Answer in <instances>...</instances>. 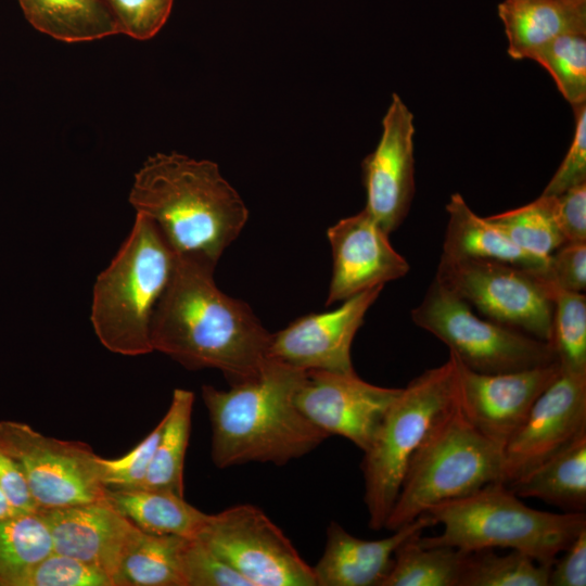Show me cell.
<instances>
[{
	"instance_id": "7c38bea8",
	"label": "cell",
	"mask_w": 586,
	"mask_h": 586,
	"mask_svg": "<svg viewBox=\"0 0 586 586\" xmlns=\"http://www.w3.org/2000/svg\"><path fill=\"white\" fill-rule=\"evenodd\" d=\"M400 391L368 383L355 371L306 370L295 404L328 436H342L365 451Z\"/></svg>"
},
{
	"instance_id": "4fadbf2b",
	"label": "cell",
	"mask_w": 586,
	"mask_h": 586,
	"mask_svg": "<svg viewBox=\"0 0 586 586\" xmlns=\"http://www.w3.org/2000/svg\"><path fill=\"white\" fill-rule=\"evenodd\" d=\"M586 433V374L561 370L502 449V483L522 476Z\"/></svg>"
},
{
	"instance_id": "f35d334b",
	"label": "cell",
	"mask_w": 586,
	"mask_h": 586,
	"mask_svg": "<svg viewBox=\"0 0 586 586\" xmlns=\"http://www.w3.org/2000/svg\"><path fill=\"white\" fill-rule=\"evenodd\" d=\"M556 215L566 242H586V182L556 196Z\"/></svg>"
},
{
	"instance_id": "7402d4cb",
	"label": "cell",
	"mask_w": 586,
	"mask_h": 586,
	"mask_svg": "<svg viewBox=\"0 0 586 586\" xmlns=\"http://www.w3.org/2000/svg\"><path fill=\"white\" fill-rule=\"evenodd\" d=\"M506 485L520 498L542 499L565 511L585 512L586 433Z\"/></svg>"
},
{
	"instance_id": "9c48e42d",
	"label": "cell",
	"mask_w": 586,
	"mask_h": 586,
	"mask_svg": "<svg viewBox=\"0 0 586 586\" xmlns=\"http://www.w3.org/2000/svg\"><path fill=\"white\" fill-rule=\"evenodd\" d=\"M434 279L488 319L551 342L556 288L546 272L441 256Z\"/></svg>"
},
{
	"instance_id": "5b68a950",
	"label": "cell",
	"mask_w": 586,
	"mask_h": 586,
	"mask_svg": "<svg viewBox=\"0 0 586 586\" xmlns=\"http://www.w3.org/2000/svg\"><path fill=\"white\" fill-rule=\"evenodd\" d=\"M176 263L155 222L137 213L129 235L93 286L90 319L105 348L125 356L153 351V315Z\"/></svg>"
},
{
	"instance_id": "2e32d148",
	"label": "cell",
	"mask_w": 586,
	"mask_h": 586,
	"mask_svg": "<svg viewBox=\"0 0 586 586\" xmlns=\"http://www.w3.org/2000/svg\"><path fill=\"white\" fill-rule=\"evenodd\" d=\"M380 141L362 162L365 209L391 234L406 218L415 193L413 115L396 93Z\"/></svg>"
},
{
	"instance_id": "e575fe53",
	"label": "cell",
	"mask_w": 586,
	"mask_h": 586,
	"mask_svg": "<svg viewBox=\"0 0 586 586\" xmlns=\"http://www.w3.org/2000/svg\"><path fill=\"white\" fill-rule=\"evenodd\" d=\"M118 34L137 40L153 38L168 20L174 0H105Z\"/></svg>"
},
{
	"instance_id": "277c9868",
	"label": "cell",
	"mask_w": 586,
	"mask_h": 586,
	"mask_svg": "<svg viewBox=\"0 0 586 586\" xmlns=\"http://www.w3.org/2000/svg\"><path fill=\"white\" fill-rule=\"evenodd\" d=\"M425 513L443 526V532L420 535L421 546L466 552L509 548L549 566L586 528L585 512L533 509L500 482L432 506Z\"/></svg>"
},
{
	"instance_id": "ab89813d",
	"label": "cell",
	"mask_w": 586,
	"mask_h": 586,
	"mask_svg": "<svg viewBox=\"0 0 586 586\" xmlns=\"http://www.w3.org/2000/svg\"><path fill=\"white\" fill-rule=\"evenodd\" d=\"M563 556L551 565L549 586H585L586 585V528L583 530Z\"/></svg>"
},
{
	"instance_id": "4dcf8cb0",
	"label": "cell",
	"mask_w": 586,
	"mask_h": 586,
	"mask_svg": "<svg viewBox=\"0 0 586 586\" xmlns=\"http://www.w3.org/2000/svg\"><path fill=\"white\" fill-rule=\"evenodd\" d=\"M551 345L561 370L586 374V296L555 290Z\"/></svg>"
},
{
	"instance_id": "f1b7e54d",
	"label": "cell",
	"mask_w": 586,
	"mask_h": 586,
	"mask_svg": "<svg viewBox=\"0 0 586 586\" xmlns=\"http://www.w3.org/2000/svg\"><path fill=\"white\" fill-rule=\"evenodd\" d=\"M485 218L518 247L539 257H549L566 243L557 220L556 196L540 194L524 206Z\"/></svg>"
},
{
	"instance_id": "60d3db41",
	"label": "cell",
	"mask_w": 586,
	"mask_h": 586,
	"mask_svg": "<svg viewBox=\"0 0 586 586\" xmlns=\"http://www.w3.org/2000/svg\"><path fill=\"white\" fill-rule=\"evenodd\" d=\"M0 486L12 502L23 512L38 511L20 463L0 447Z\"/></svg>"
},
{
	"instance_id": "3957f363",
	"label": "cell",
	"mask_w": 586,
	"mask_h": 586,
	"mask_svg": "<svg viewBox=\"0 0 586 586\" xmlns=\"http://www.w3.org/2000/svg\"><path fill=\"white\" fill-rule=\"evenodd\" d=\"M304 375L305 370L268 359L257 375L229 390L202 386L212 426L211 455L217 468L247 462L283 466L328 437L295 404Z\"/></svg>"
},
{
	"instance_id": "8992f818",
	"label": "cell",
	"mask_w": 586,
	"mask_h": 586,
	"mask_svg": "<svg viewBox=\"0 0 586 586\" xmlns=\"http://www.w3.org/2000/svg\"><path fill=\"white\" fill-rule=\"evenodd\" d=\"M502 449L472 425L456 397L412 455L384 528L396 531L432 506L502 483Z\"/></svg>"
},
{
	"instance_id": "4316f807",
	"label": "cell",
	"mask_w": 586,
	"mask_h": 586,
	"mask_svg": "<svg viewBox=\"0 0 586 586\" xmlns=\"http://www.w3.org/2000/svg\"><path fill=\"white\" fill-rule=\"evenodd\" d=\"M184 539L141 531L120 563L116 586H184L181 572Z\"/></svg>"
},
{
	"instance_id": "d6986e66",
	"label": "cell",
	"mask_w": 586,
	"mask_h": 586,
	"mask_svg": "<svg viewBox=\"0 0 586 586\" xmlns=\"http://www.w3.org/2000/svg\"><path fill=\"white\" fill-rule=\"evenodd\" d=\"M433 525H436L434 520L423 513L392 531L387 537L367 540L331 522L322 556L313 566L317 586H380L392 565L395 550Z\"/></svg>"
},
{
	"instance_id": "9a60e30c",
	"label": "cell",
	"mask_w": 586,
	"mask_h": 586,
	"mask_svg": "<svg viewBox=\"0 0 586 586\" xmlns=\"http://www.w3.org/2000/svg\"><path fill=\"white\" fill-rule=\"evenodd\" d=\"M384 285L365 290L331 311L310 314L270 334L268 359L302 370L354 372L351 347Z\"/></svg>"
},
{
	"instance_id": "83f0119b",
	"label": "cell",
	"mask_w": 586,
	"mask_h": 586,
	"mask_svg": "<svg viewBox=\"0 0 586 586\" xmlns=\"http://www.w3.org/2000/svg\"><path fill=\"white\" fill-rule=\"evenodd\" d=\"M52 551L51 535L39 510L0 519V586H16Z\"/></svg>"
},
{
	"instance_id": "ba28073f",
	"label": "cell",
	"mask_w": 586,
	"mask_h": 586,
	"mask_svg": "<svg viewBox=\"0 0 586 586\" xmlns=\"http://www.w3.org/2000/svg\"><path fill=\"white\" fill-rule=\"evenodd\" d=\"M412 321L445 343L463 366L482 373L515 371L557 360L549 342L474 314L436 279L411 310Z\"/></svg>"
},
{
	"instance_id": "cb8c5ba5",
	"label": "cell",
	"mask_w": 586,
	"mask_h": 586,
	"mask_svg": "<svg viewBox=\"0 0 586 586\" xmlns=\"http://www.w3.org/2000/svg\"><path fill=\"white\" fill-rule=\"evenodd\" d=\"M27 22L61 41L80 42L118 34L105 0H17Z\"/></svg>"
},
{
	"instance_id": "8fae6325",
	"label": "cell",
	"mask_w": 586,
	"mask_h": 586,
	"mask_svg": "<svg viewBox=\"0 0 586 586\" xmlns=\"http://www.w3.org/2000/svg\"><path fill=\"white\" fill-rule=\"evenodd\" d=\"M0 447L20 463L39 510L106 498L99 456L84 442L46 436L24 422L2 420Z\"/></svg>"
},
{
	"instance_id": "44dd1931",
	"label": "cell",
	"mask_w": 586,
	"mask_h": 586,
	"mask_svg": "<svg viewBox=\"0 0 586 586\" xmlns=\"http://www.w3.org/2000/svg\"><path fill=\"white\" fill-rule=\"evenodd\" d=\"M448 214L442 256L451 259H484L547 271L548 258L530 254L513 244L485 217L476 215L461 194L446 204Z\"/></svg>"
},
{
	"instance_id": "d6a6232c",
	"label": "cell",
	"mask_w": 586,
	"mask_h": 586,
	"mask_svg": "<svg viewBox=\"0 0 586 586\" xmlns=\"http://www.w3.org/2000/svg\"><path fill=\"white\" fill-rule=\"evenodd\" d=\"M16 586H113V583L101 570L52 551L33 565Z\"/></svg>"
},
{
	"instance_id": "6da1fadb",
	"label": "cell",
	"mask_w": 586,
	"mask_h": 586,
	"mask_svg": "<svg viewBox=\"0 0 586 586\" xmlns=\"http://www.w3.org/2000/svg\"><path fill=\"white\" fill-rule=\"evenodd\" d=\"M214 270L177 256L153 315L151 344L187 369H218L233 384L259 373L268 360L270 333L246 303L217 288Z\"/></svg>"
},
{
	"instance_id": "e0dca14e",
	"label": "cell",
	"mask_w": 586,
	"mask_h": 586,
	"mask_svg": "<svg viewBox=\"0 0 586 586\" xmlns=\"http://www.w3.org/2000/svg\"><path fill=\"white\" fill-rule=\"evenodd\" d=\"M333 269L326 305L405 277L410 266L392 246L388 235L364 208L327 231Z\"/></svg>"
},
{
	"instance_id": "d590c367",
	"label": "cell",
	"mask_w": 586,
	"mask_h": 586,
	"mask_svg": "<svg viewBox=\"0 0 586 586\" xmlns=\"http://www.w3.org/2000/svg\"><path fill=\"white\" fill-rule=\"evenodd\" d=\"M162 430V419L156 426L126 455L105 459L99 457L102 483L106 488H138L149 470Z\"/></svg>"
},
{
	"instance_id": "ac0fdd59",
	"label": "cell",
	"mask_w": 586,
	"mask_h": 586,
	"mask_svg": "<svg viewBox=\"0 0 586 586\" xmlns=\"http://www.w3.org/2000/svg\"><path fill=\"white\" fill-rule=\"evenodd\" d=\"M39 511L48 525L53 551L101 570L116 586L120 563L141 530L106 498Z\"/></svg>"
},
{
	"instance_id": "b9f144b4",
	"label": "cell",
	"mask_w": 586,
	"mask_h": 586,
	"mask_svg": "<svg viewBox=\"0 0 586 586\" xmlns=\"http://www.w3.org/2000/svg\"><path fill=\"white\" fill-rule=\"evenodd\" d=\"M21 512L23 511H20L12 505V502L0 486V519L12 517Z\"/></svg>"
},
{
	"instance_id": "5bb4252c",
	"label": "cell",
	"mask_w": 586,
	"mask_h": 586,
	"mask_svg": "<svg viewBox=\"0 0 586 586\" xmlns=\"http://www.w3.org/2000/svg\"><path fill=\"white\" fill-rule=\"evenodd\" d=\"M454 358L460 409L477 431L502 447L561 371L556 360L515 371L482 373Z\"/></svg>"
},
{
	"instance_id": "1f68e13d",
	"label": "cell",
	"mask_w": 586,
	"mask_h": 586,
	"mask_svg": "<svg viewBox=\"0 0 586 586\" xmlns=\"http://www.w3.org/2000/svg\"><path fill=\"white\" fill-rule=\"evenodd\" d=\"M530 60L551 75L572 106L586 103V33L562 35L537 49Z\"/></svg>"
},
{
	"instance_id": "484cf974",
	"label": "cell",
	"mask_w": 586,
	"mask_h": 586,
	"mask_svg": "<svg viewBox=\"0 0 586 586\" xmlns=\"http://www.w3.org/2000/svg\"><path fill=\"white\" fill-rule=\"evenodd\" d=\"M415 535L394 552L380 586H461L471 552L451 547H424Z\"/></svg>"
},
{
	"instance_id": "ffe728a7",
	"label": "cell",
	"mask_w": 586,
	"mask_h": 586,
	"mask_svg": "<svg viewBox=\"0 0 586 586\" xmlns=\"http://www.w3.org/2000/svg\"><path fill=\"white\" fill-rule=\"evenodd\" d=\"M498 15L515 60L530 59L562 35L586 33V0H504Z\"/></svg>"
},
{
	"instance_id": "f546056e",
	"label": "cell",
	"mask_w": 586,
	"mask_h": 586,
	"mask_svg": "<svg viewBox=\"0 0 586 586\" xmlns=\"http://www.w3.org/2000/svg\"><path fill=\"white\" fill-rule=\"evenodd\" d=\"M550 570L517 550L507 555L482 550L470 553L461 586H549Z\"/></svg>"
},
{
	"instance_id": "74e56055",
	"label": "cell",
	"mask_w": 586,
	"mask_h": 586,
	"mask_svg": "<svg viewBox=\"0 0 586 586\" xmlns=\"http://www.w3.org/2000/svg\"><path fill=\"white\" fill-rule=\"evenodd\" d=\"M546 276L556 289L584 293L586 242H566L549 255Z\"/></svg>"
},
{
	"instance_id": "603a6c76",
	"label": "cell",
	"mask_w": 586,
	"mask_h": 586,
	"mask_svg": "<svg viewBox=\"0 0 586 586\" xmlns=\"http://www.w3.org/2000/svg\"><path fill=\"white\" fill-rule=\"evenodd\" d=\"M106 499L139 530L150 534L196 537L209 514L182 496L145 488H106Z\"/></svg>"
},
{
	"instance_id": "30bf717a",
	"label": "cell",
	"mask_w": 586,
	"mask_h": 586,
	"mask_svg": "<svg viewBox=\"0 0 586 586\" xmlns=\"http://www.w3.org/2000/svg\"><path fill=\"white\" fill-rule=\"evenodd\" d=\"M196 537L251 586H317L313 566L254 505H235L209 514Z\"/></svg>"
},
{
	"instance_id": "52a82bcc",
	"label": "cell",
	"mask_w": 586,
	"mask_h": 586,
	"mask_svg": "<svg viewBox=\"0 0 586 586\" xmlns=\"http://www.w3.org/2000/svg\"><path fill=\"white\" fill-rule=\"evenodd\" d=\"M456 394V360L449 353L446 362L412 379L390 406L361 461L372 530L384 528L412 455Z\"/></svg>"
},
{
	"instance_id": "8d00e7d4",
	"label": "cell",
	"mask_w": 586,
	"mask_h": 586,
	"mask_svg": "<svg viewBox=\"0 0 586 586\" xmlns=\"http://www.w3.org/2000/svg\"><path fill=\"white\" fill-rule=\"evenodd\" d=\"M575 130L571 145L543 195L557 196L586 182V103L573 106Z\"/></svg>"
},
{
	"instance_id": "7a4b0ae2",
	"label": "cell",
	"mask_w": 586,
	"mask_h": 586,
	"mask_svg": "<svg viewBox=\"0 0 586 586\" xmlns=\"http://www.w3.org/2000/svg\"><path fill=\"white\" fill-rule=\"evenodd\" d=\"M129 202L151 218L177 256L216 266L242 231L249 211L218 165L171 152L136 173Z\"/></svg>"
},
{
	"instance_id": "d4e9b609",
	"label": "cell",
	"mask_w": 586,
	"mask_h": 586,
	"mask_svg": "<svg viewBox=\"0 0 586 586\" xmlns=\"http://www.w3.org/2000/svg\"><path fill=\"white\" fill-rule=\"evenodd\" d=\"M194 394L176 388L162 418L158 442L144 480L138 488L183 497V466L189 444Z\"/></svg>"
},
{
	"instance_id": "836d02e7",
	"label": "cell",
	"mask_w": 586,
	"mask_h": 586,
	"mask_svg": "<svg viewBox=\"0 0 586 586\" xmlns=\"http://www.w3.org/2000/svg\"><path fill=\"white\" fill-rule=\"evenodd\" d=\"M181 572L184 586H251L243 575L198 537L184 539Z\"/></svg>"
}]
</instances>
